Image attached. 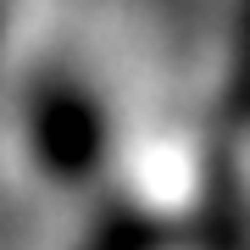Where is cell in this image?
Returning <instances> with one entry per match:
<instances>
[{
    "mask_svg": "<svg viewBox=\"0 0 250 250\" xmlns=\"http://www.w3.org/2000/svg\"><path fill=\"white\" fill-rule=\"evenodd\" d=\"M34 150L50 178L83 184L106 156V117L83 89L72 83H45L34 95Z\"/></svg>",
    "mask_w": 250,
    "mask_h": 250,
    "instance_id": "1",
    "label": "cell"
},
{
    "mask_svg": "<svg viewBox=\"0 0 250 250\" xmlns=\"http://www.w3.org/2000/svg\"><path fill=\"white\" fill-rule=\"evenodd\" d=\"M228 111H233V123H250V0H245L239 45H233V72H228Z\"/></svg>",
    "mask_w": 250,
    "mask_h": 250,
    "instance_id": "2",
    "label": "cell"
}]
</instances>
